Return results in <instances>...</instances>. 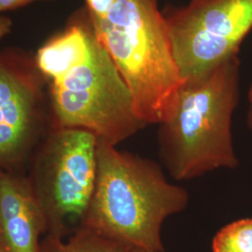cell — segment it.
Instances as JSON below:
<instances>
[{
  "instance_id": "cell-1",
  "label": "cell",
  "mask_w": 252,
  "mask_h": 252,
  "mask_svg": "<svg viewBox=\"0 0 252 252\" xmlns=\"http://www.w3.org/2000/svg\"><path fill=\"white\" fill-rule=\"evenodd\" d=\"M96 180L81 226L145 252H164L162 223L183 211L189 194L153 161L97 139Z\"/></svg>"
},
{
  "instance_id": "cell-2",
  "label": "cell",
  "mask_w": 252,
  "mask_h": 252,
  "mask_svg": "<svg viewBox=\"0 0 252 252\" xmlns=\"http://www.w3.org/2000/svg\"><path fill=\"white\" fill-rule=\"evenodd\" d=\"M89 19L130 89L138 117L146 125L168 120L185 81L157 0H116L104 18Z\"/></svg>"
},
{
  "instance_id": "cell-3",
  "label": "cell",
  "mask_w": 252,
  "mask_h": 252,
  "mask_svg": "<svg viewBox=\"0 0 252 252\" xmlns=\"http://www.w3.org/2000/svg\"><path fill=\"white\" fill-rule=\"evenodd\" d=\"M238 86L237 56L200 79L185 81L175 110L159 131L162 161L175 180L237 166L232 118Z\"/></svg>"
},
{
  "instance_id": "cell-4",
  "label": "cell",
  "mask_w": 252,
  "mask_h": 252,
  "mask_svg": "<svg viewBox=\"0 0 252 252\" xmlns=\"http://www.w3.org/2000/svg\"><path fill=\"white\" fill-rule=\"evenodd\" d=\"M57 128L86 130L116 146L146 127L116 64L94 33L86 60L52 81Z\"/></svg>"
},
{
  "instance_id": "cell-5",
  "label": "cell",
  "mask_w": 252,
  "mask_h": 252,
  "mask_svg": "<svg viewBox=\"0 0 252 252\" xmlns=\"http://www.w3.org/2000/svg\"><path fill=\"white\" fill-rule=\"evenodd\" d=\"M97 138L76 128H56L37 156L34 180L36 198L43 209L48 234L63 237L66 220L81 221L96 180Z\"/></svg>"
},
{
  "instance_id": "cell-6",
  "label": "cell",
  "mask_w": 252,
  "mask_h": 252,
  "mask_svg": "<svg viewBox=\"0 0 252 252\" xmlns=\"http://www.w3.org/2000/svg\"><path fill=\"white\" fill-rule=\"evenodd\" d=\"M166 20L180 74L195 81L236 56L252 28V0H198Z\"/></svg>"
},
{
  "instance_id": "cell-7",
  "label": "cell",
  "mask_w": 252,
  "mask_h": 252,
  "mask_svg": "<svg viewBox=\"0 0 252 252\" xmlns=\"http://www.w3.org/2000/svg\"><path fill=\"white\" fill-rule=\"evenodd\" d=\"M36 63L0 54V168L13 171L36 143L42 123V84Z\"/></svg>"
},
{
  "instance_id": "cell-8",
  "label": "cell",
  "mask_w": 252,
  "mask_h": 252,
  "mask_svg": "<svg viewBox=\"0 0 252 252\" xmlns=\"http://www.w3.org/2000/svg\"><path fill=\"white\" fill-rule=\"evenodd\" d=\"M47 232L31 180L0 168V252H41Z\"/></svg>"
},
{
  "instance_id": "cell-9",
  "label": "cell",
  "mask_w": 252,
  "mask_h": 252,
  "mask_svg": "<svg viewBox=\"0 0 252 252\" xmlns=\"http://www.w3.org/2000/svg\"><path fill=\"white\" fill-rule=\"evenodd\" d=\"M94 31L92 26L73 25L54 36L36 54L37 69L51 81L61 79L83 63L90 53Z\"/></svg>"
},
{
  "instance_id": "cell-10",
  "label": "cell",
  "mask_w": 252,
  "mask_h": 252,
  "mask_svg": "<svg viewBox=\"0 0 252 252\" xmlns=\"http://www.w3.org/2000/svg\"><path fill=\"white\" fill-rule=\"evenodd\" d=\"M41 252H145L132 245L80 226L63 241V237L48 234L41 242Z\"/></svg>"
},
{
  "instance_id": "cell-11",
  "label": "cell",
  "mask_w": 252,
  "mask_h": 252,
  "mask_svg": "<svg viewBox=\"0 0 252 252\" xmlns=\"http://www.w3.org/2000/svg\"><path fill=\"white\" fill-rule=\"evenodd\" d=\"M212 252H252V219L224 226L212 241Z\"/></svg>"
},
{
  "instance_id": "cell-12",
  "label": "cell",
  "mask_w": 252,
  "mask_h": 252,
  "mask_svg": "<svg viewBox=\"0 0 252 252\" xmlns=\"http://www.w3.org/2000/svg\"><path fill=\"white\" fill-rule=\"evenodd\" d=\"M88 13L91 15L104 18L113 7L116 0H85Z\"/></svg>"
},
{
  "instance_id": "cell-13",
  "label": "cell",
  "mask_w": 252,
  "mask_h": 252,
  "mask_svg": "<svg viewBox=\"0 0 252 252\" xmlns=\"http://www.w3.org/2000/svg\"><path fill=\"white\" fill-rule=\"evenodd\" d=\"M34 1L37 0H0V12L17 9Z\"/></svg>"
},
{
  "instance_id": "cell-14",
  "label": "cell",
  "mask_w": 252,
  "mask_h": 252,
  "mask_svg": "<svg viewBox=\"0 0 252 252\" xmlns=\"http://www.w3.org/2000/svg\"><path fill=\"white\" fill-rule=\"evenodd\" d=\"M11 27H12V22L9 17L7 16L0 17V40L7 34H9Z\"/></svg>"
},
{
  "instance_id": "cell-15",
  "label": "cell",
  "mask_w": 252,
  "mask_h": 252,
  "mask_svg": "<svg viewBox=\"0 0 252 252\" xmlns=\"http://www.w3.org/2000/svg\"><path fill=\"white\" fill-rule=\"evenodd\" d=\"M247 122H248V126L252 130V105L249 112H248V118H247Z\"/></svg>"
},
{
  "instance_id": "cell-16",
  "label": "cell",
  "mask_w": 252,
  "mask_h": 252,
  "mask_svg": "<svg viewBox=\"0 0 252 252\" xmlns=\"http://www.w3.org/2000/svg\"><path fill=\"white\" fill-rule=\"evenodd\" d=\"M248 97H249V100H250V102L252 103V86H251V88H250V91H249V94H248Z\"/></svg>"
}]
</instances>
